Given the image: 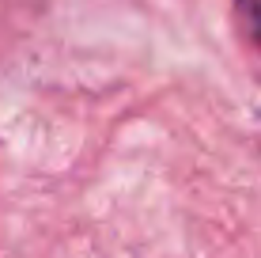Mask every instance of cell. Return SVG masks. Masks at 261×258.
Here are the masks:
<instances>
[{"label": "cell", "mask_w": 261, "mask_h": 258, "mask_svg": "<svg viewBox=\"0 0 261 258\" xmlns=\"http://www.w3.org/2000/svg\"><path fill=\"white\" fill-rule=\"evenodd\" d=\"M235 12L246 27V34L254 38V46L261 50V0H235Z\"/></svg>", "instance_id": "cell-1"}]
</instances>
